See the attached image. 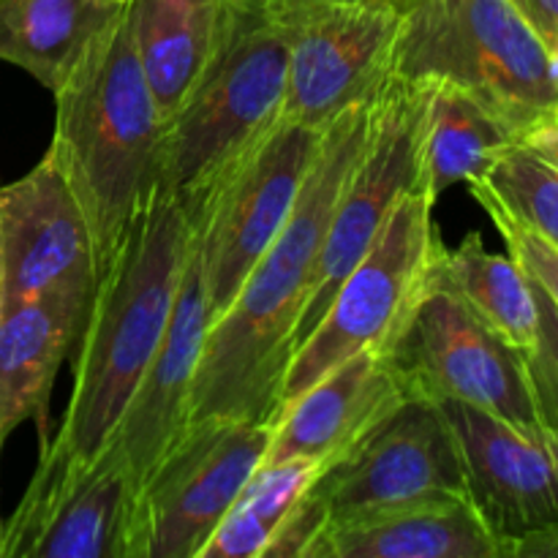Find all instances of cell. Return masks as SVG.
<instances>
[{"mask_svg": "<svg viewBox=\"0 0 558 558\" xmlns=\"http://www.w3.org/2000/svg\"><path fill=\"white\" fill-rule=\"evenodd\" d=\"M485 213L490 216V221L496 223V229L505 238L507 248H510L512 259L521 265V270L548 294L550 303L558 311V245L548 243L545 238H539L537 232L526 229L523 223L512 221L510 216H505L496 207H485Z\"/></svg>", "mask_w": 558, "mask_h": 558, "instance_id": "484cf974", "label": "cell"}, {"mask_svg": "<svg viewBox=\"0 0 558 558\" xmlns=\"http://www.w3.org/2000/svg\"><path fill=\"white\" fill-rule=\"evenodd\" d=\"M93 298L44 294L0 308V430L36 420L47 441L49 392L82 336Z\"/></svg>", "mask_w": 558, "mask_h": 558, "instance_id": "d6986e66", "label": "cell"}, {"mask_svg": "<svg viewBox=\"0 0 558 558\" xmlns=\"http://www.w3.org/2000/svg\"><path fill=\"white\" fill-rule=\"evenodd\" d=\"M0 537H3V521H0Z\"/></svg>", "mask_w": 558, "mask_h": 558, "instance_id": "1f68e13d", "label": "cell"}, {"mask_svg": "<svg viewBox=\"0 0 558 558\" xmlns=\"http://www.w3.org/2000/svg\"><path fill=\"white\" fill-rule=\"evenodd\" d=\"M0 308H3V240H0Z\"/></svg>", "mask_w": 558, "mask_h": 558, "instance_id": "f546056e", "label": "cell"}, {"mask_svg": "<svg viewBox=\"0 0 558 558\" xmlns=\"http://www.w3.org/2000/svg\"><path fill=\"white\" fill-rule=\"evenodd\" d=\"M376 101L347 109L322 131L319 153L292 216L245 278L234 303L207 330L189 425L223 417L276 423L305 289L338 196L368 147Z\"/></svg>", "mask_w": 558, "mask_h": 558, "instance_id": "6da1fadb", "label": "cell"}, {"mask_svg": "<svg viewBox=\"0 0 558 558\" xmlns=\"http://www.w3.org/2000/svg\"><path fill=\"white\" fill-rule=\"evenodd\" d=\"M466 185L483 207H496L558 245V125L507 145Z\"/></svg>", "mask_w": 558, "mask_h": 558, "instance_id": "cb8c5ba5", "label": "cell"}, {"mask_svg": "<svg viewBox=\"0 0 558 558\" xmlns=\"http://www.w3.org/2000/svg\"><path fill=\"white\" fill-rule=\"evenodd\" d=\"M3 439H5V436H3V430H0V447H3Z\"/></svg>", "mask_w": 558, "mask_h": 558, "instance_id": "4dcf8cb0", "label": "cell"}, {"mask_svg": "<svg viewBox=\"0 0 558 558\" xmlns=\"http://www.w3.org/2000/svg\"><path fill=\"white\" fill-rule=\"evenodd\" d=\"M392 357L412 392L463 401L526 434H548L534 403L526 354L445 289L425 292Z\"/></svg>", "mask_w": 558, "mask_h": 558, "instance_id": "7c38bea8", "label": "cell"}, {"mask_svg": "<svg viewBox=\"0 0 558 558\" xmlns=\"http://www.w3.org/2000/svg\"><path fill=\"white\" fill-rule=\"evenodd\" d=\"M430 287L461 300L474 316L521 352H529L537 341V300L532 281L512 256L490 254L480 232H469L456 248L445 245L439 251Z\"/></svg>", "mask_w": 558, "mask_h": 558, "instance_id": "7402d4cb", "label": "cell"}, {"mask_svg": "<svg viewBox=\"0 0 558 558\" xmlns=\"http://www.w3.org/2000/svg\"><path fill=\"white\" fill-rule=\"evenodd\" d=\"M412 396L392 352H360L281 409L262 466L305 458L327 466Z\"/></svg>", "mask_w": 558, "mask_h": 558, "instance_id": "e0dca14e", "label": "cell"}, {"mask_svg": "<svg viewBox=\"0 0 558 558\" xmlns=\"http://www.w3.org/2000/svg\"><path fill=\"white\" fill-rule=\"evenodd\" d=\"M163 129L123 5L54 90L47 150L85 213L98 276L161 189Z\"/></svg>", "mask_w": 558, "mask_h": 558, "instance_id": "7a4b0ae2", "label": "cell"}, {"mask_svg": "<svg viewBox=\"0 0 558 558\" xmlns=\"http://www.w3.org/2000/svg\"><path fill=\"white\" fill-rule=\"evenodd\" d=\"M270 439L272 423L259 420L191 423L136 490L129 558H199Z\"/></svg>", "mask_w": 558, "mask_h": 558, "instance_id": "52a82bcc", "label": "cell"}, {"mask_svg": "<svg viewBox=\"0 0 558 558\" xmlns=\"http://www.w3.org/2000/svg\"><path fill=\"white\" fill-rule=\"evenodd\" d=\"M548 60H550V71H554V80L558 85V41H554L548 47Z\"/></svg>", "mask_w": 558, "mask_h": 558, "instance_id": "f1b7e54d", "label": "cell"}, {"mask_svg": "<svg viewBox=\"0 0 558 558\" xmlns=\"http://www.w3.org/2000/svg\"><path fill=\"white\" fill-rule=\"evenodd\" d=\"M3 240V308L44 298H93L98 259L90 227L58 163L41 161L9 185H0Z\"/></svg>", "mask_w": 558, "mask_h": 558, "instance_id": "9a60e30c", "label": "cell"}, {"mask_svg": "<svg viewBox=\"0 0 558 558\" xmlns=\"http://www.w3.org/2000/svg\"><path fill=\"white\" fill-rule=\"evenodd\" d=\"M311 558H507L469 496H423L330 523Z\"/></svg>", "mask_w": 558, "mask_h": 558, "instance_id": "ac0fdd59", "label": "cell"}, {"mask_svg": "<svg viewBox=\"0 0 558 558\" xmlns=\"http://www.w3.org/2000/svg\"><path fill=\"white\" fill-rule=\"evenodd\" d=\"M210 325L213 311L205 276H202L199 238L194 227V243L185 259L167 330L112 439L107 441L123 458L136 485H142V480L161 461L163 452L189 428L191 390H194Z\"/></svg>", "mask_w": 558, "mask_h": 558, "instance_id": "2e32d148", "label": "cell"}, {"mask_svg": "<svg viewBox=\"0 0 558 558\" xmlns=\"http://www.w3.org/2000/svg\"><path fill=\"white\" fill-rule=\"evenodd\" d=\"M532 289L537 300V341L523 354H526L539 423L548 434H558V311L534 281Z\"/></svg>", "mask_w": 558, "mask_h": 558, "instance_id": "d4e9b609", "label": "cell"}, {"mask_svg": "<svg viewBox=\"0 0 558 558\" xmlns=\"http://www.w3.org/2000/svg\"><path fill=\"white\" fill-rule=\"evenodd\" d=\"M428 82L392 76L376 101L368 147L343 185L325 243L316 256L292 352L319 325L332 294L365 256L390 213L407 194L423 191V129Z\"/></svg>", "mask_w": 558, "mask_h": 558, "instance_id": "30bf717a", "label": "cell"}, {"mask_svg": "<svg viewBox=\"0 0 558 558\" xmlns=\"http://www.w3.org/2000/svg\"><path fill=\"white\" fill-rule=\"evenodd\" d=\"M392 76L450 82L518 140L558 125L548 49L510 0H396Z\"/></svg>", "mask_w": 558, "mask_h": 558, "instance_id": "5b68a950", "label": "cell"}, {"mask_svg": "<svg viewBox=\"0 0 558 558\" xmlns=\"http://www.w3.org/2000/svg\"><path fill=\"white\" fill-rule=\"evenodd\" d=\"M136 490L109 445L85 461L41 441L25 496L3 523L0 558H129Z\"/></svg>", "mask_w": 558, "mask_h": 558, "instance_id": "8fae6325", "label": "cell"}, {"mask_svg": "<svg viewBox=\"0 0 558 558\" xmlns=\"http://www.w3.org/2000/svg\"><path fill=\"white\" fill-rule=\"evenodd\" d=\"M445 248L425 191L407 194L363 259L349 270L319 325L292 352L278 396V414L327 371L360 352H392L430 289ZM276 414V417H278Z\"/></svg>", "mask_w": 558, "mask_h": 558, "instance_id": "8992f818", "label": "cell"}, {"mask_svg": "<svg viewBox=\"0 0 558 558\" xmlns=\"http://www.w3.org/2000/svg\"><path fill=\"white\" fill-rule=\"evenodd\" d=\"M510 3L537 33L545 49L558 41V0H510Z\"/></svg>", "mask_w": 558, "mask_h": 558, "instance_id": "4316f807", "label": "cell"}, {"mask_svg": "<svg viewBox=\"0 0 558 558\" xmlns=\"http://www.w3.org/2000/svg\"><path fill=\"white\" fill-rule=\"evenodd\" d=\"M308 490L330 523L423 496H466L461 441L441 401L412 392Z\"/></svg>", "mask_w": 558, "mask_h": 558, "instance_id": "4fadbf2b", "label": "cell"}, {"mask_svg": "<svg viewBox=\"0 0 558 558\" xmlns=\"http://www.w3.org/2000/svg\"><path fill=\"white\" fill-rule=\"evenodd\" d=\"M322 145V131L278 120L216 183L196 227L213 322L234 303L276 234L292 216L300 189Z\"/></svg>", "mask_w": 558, "mask_h": 558, "instance_id": "9c48e42d", "label": "cell"}, {"mask_svg": "<svg viewBox=\"0 0 558 558\" xmlns=\"http://www.w3.org/2000/svg\"><path fill=\"white\" fill-rule=\"evenodd\" d=\"M223 0H125L131 41L163 125L205 71Z\"/></svg>", "mask_w": 558, "mask_h": 558, "instance_id": "ffe728a7", "label": "cell"}, {"mask_svg": "<svg viewBox=\"0 0 558 558\" xmlns=\"http://www.w3.org/2000/svg\"><path fill=\"white\" fill-rule=\"evenodd\" d=\"M518 136L494 112L450 82H428L423 129V191L430 202L456 183H472Z\"/></svg>", "mask_w": 558, "mask_h": 558, "instance_id": "603a6c76", "label": "cell"}, {"mask_svg": "<svg viewBox=\"0 0 558 558\" xmlns=\"http://www.w3.org/2000/svg\"><path fill=\"white\" fill-rule=\"evenodd\" d=\"M125 0H0V60L58 90Z\"/></svg>", "mask_w": 558, "mask_h": 558, "instance_id": "44dd1931", "label": "cell"}, {"mask_svg": "<svg viewBox=\"0 0 558 558\" xmlns=\"http://www.w3.org/2000/svg\"><path fill=\"white\" fill-rule=\"evenodd\" d=\"M463 452L466 496L507 558L558 532V434H526L463 401H441Z\"/></svg>", "mask_w": 558, "mask_h": 558, "instance_id": "5bb4252c", "label": "cell"}, {"mask_svg": "<svg viewBox=\"0 0 558 558\" xmlns=\"http://www.w3.org/2000/svg\"><path fill=\"white\" fill-rule=\"evenodd\" d=\"M289 49V123L325 131L357 104L374 101L392 80L396 0H270Z\"/></svg>", "mask_w": 558, "mask_h": 558, "instance_id": "ba28073f", "label": "cell"}, {"mask_svg": "<svg viewBox=\"0 0 558 558\" xmlns=\"http://www.w3.org/2000/svg\"><path fill=\"white\" fill-rule=\"evenodd\" d=\"M515 558H558V532L521 545L515 550Z\"/></svg>", "mask_w": 558, "mask_h": 558, "instance_id": "83f0119b", "label": "cell"}, {"mask_svg": "<svg viewBox=\"0 0 558 558\" xmlns=\"http://www.w3.org/2000/svg\"><path fill=\"white\" fill-rule=\"evenodd\" d=\"M289 49L270 0H223L216 47L178 112L167 120L161 189L185 213L283 118Z\"/></svg>", "mask_w": 558, "mask_h": 558, "instance_id": "277c9868", "label": "cell"}, {"mask_svg": "<svg viewBox=\"0 0 558 558\" xmlns=\"http://www.w3.org/2000/svg\"><path fill=\"white\" fill-rule=\"evenodd\" d=\"M194 243L183 202L158 189L98 276L76 341L74 387L54 445L96 458L129 409L178 300Z\"/></svg>", "mask_w": 558, "mask_h": 558, "instance_id": "3957f363", "label": "cell"}]
</instances>
